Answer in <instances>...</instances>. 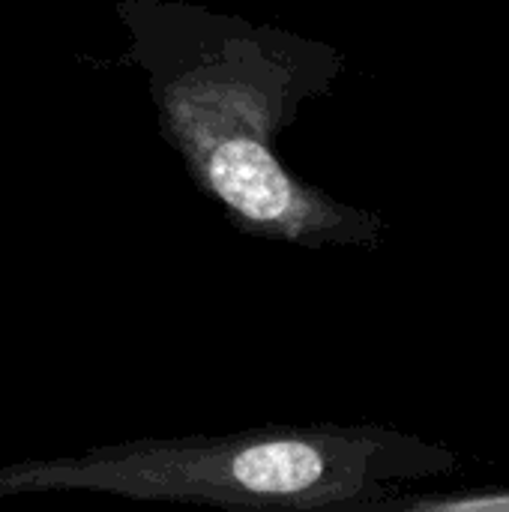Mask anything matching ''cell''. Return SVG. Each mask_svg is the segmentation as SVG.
I'll list each match as a JSON object with an SVG mask.
<instances>
[{
    "label": "cell",
    "mask_w": 509,
    "mask_h": 512,
    "mask_svg": "<svg viewBox=\"0 0 509 512\" xmlns=\"http://www.w3.org/2000/svg\"><path fill=\"white\" fill-rule=\"evenodd\" d=\"M402 468L396 444L369 429L258 426L225 435L135 438L72 456L0 465V498L96 492L222 510H330L369 504Z\"/></svg>",
    "instance_id": "cell-2"
},
{
    "label": "cell",
    "mask_w": 509,
    "mask_h": 512,
    "mask_svg": "<svg viewBox=\"0 0 509 512\" xmlns=\"http://www.w3.org/2000/svg\"><path fill=\"white\" fill-rule=\"evenodd\" d=\"M114 12L162 141L234 231L303 249L375 243V216L297 177L276 147L339 78L336 48L189 0H117Z\"/></svg>",
    "instance_id": "cell-1"
}]
</instances>
